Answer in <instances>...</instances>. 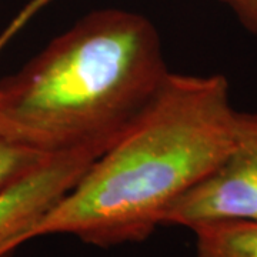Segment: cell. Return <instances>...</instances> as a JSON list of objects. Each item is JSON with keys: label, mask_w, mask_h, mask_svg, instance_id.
<instances>
[{"label": "cell", "mask_w": 257, "mask_h": 257, "mask_svg": "<svg viewBox=\"0 0 257 257\" xmlns=\"http://www.w3.org/2000/svg\"><path fill=\"white\" fill-rule=\"evenodd\" d=\"M237 110L221 74L170 73L133 124L96 157L26 241L72 234L87 244L140 243L166 210L220 165Z\"/></svg>", "instance_id": "obj_1"}, {"label": "cell", "mask_w": 257, "mask_h": 257, "mask_svg": "<svg viewBox=\"0 0 257 257\" xmlns=\"http://www.w3.org/2000/svg\"><path fill=\"white\" fill-rule=\"evenodd\" d=\"M169 73L149 19L123 9L94 10L0 83V136L46 155H101Z\"/></svg>", "instance_id": "obj_2"}, {"label": "cell", "mask_w": 257, "mask_h": 257, "mask_svg": "<svg viewBox=\"0 0 257 257\" xmlns=\"http://www.w3.org/2000/svg\"><path fill=\"white\" fill-rule=\"evenodd\" d=\"M257 221V111H237L233 143L210 175L166 210L162 226Z\"/></svg>", "instance_id": "obj_3"}, {"label": "cell", "mask_w": 257, "mask_h": 257, "mask_svg": "<svg viewBox=\"0 0 257 257\" xmlns=\"http://www.w3.org/2000/svg\"><path fill=\"white\" fill-rule=\"evenodd\" d=\"M99 156L93 152L53 155L0 192V257L26 243L32 227L63 199Z\"/></svg>", "instance_id": "obj_4"}, {"label": "cell", "mask_w": 257, "mask_h": 257, "mask_svg": "<svg viewBox=\"0 0 257 257\" xmlns=\"http://www.w3.org/2000/svg\"><path fill=\"white\" fill-rule=\"evenodd\" d=\"M196 257H257L256 220H216L194 226Z\"/></svg>", "instance_id": "obj_5"}, {"label": "cell", "mask_w": 257, "mask_h": 257, "mask_svg": "<svg viewBox=\"0 0 257 257\" xmlns=\"http://www.w3.org/2000/svg\"><path fill=\"white\" fill-rule=\"evenodd\" d=\"M53 155L0 136V192L19 182Z\"/></svg>", "instance_id": "obj_6"}, {"label": "cell", "mask_w": 257, "mask_h": 257, "mask_svg": "<svg viewBox=\"0 0 257 257\" xmlns=\"http://www.w3.org/2000/svg\"><path fill=\"white\" fill-rule=\"evenodd\" d=\"M226 5L239 22L257 36V0H220Z\"/></svg>", "instance_id": "obj_7"}, {"label": "cell", "mask_w": 257, "mask_h": 257, "mask_svg": "<svg viewBox=\"0 0 257 257\" xmlns=\"http://www.w3.org/2000/svg\"><path fill=\"white\" fill-rule=\"evenodd\" d=\"M9 40H10V39H8V37L3 35V33L0 35V50H2L3 47L6 46L8 43H9Z\"/></svg>", "instance_id": "obj_8"}]
</instances>
